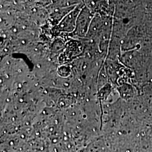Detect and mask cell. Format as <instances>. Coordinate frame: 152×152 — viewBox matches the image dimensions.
Masks as SVG:
<instances>
[{
    "label": "cell",
    "mask_w": 152,
    "mask_h": 152,
    "mask_svg": "<svg viewBox=\"0 0 152 152\" xmlns=\"http://www.w3.org/2000/svg\"><path fill=\"white\" fill-rule=\"evenodd\" d=\"M135 88H135L134 85L131 83H125L121 87L122 95L125 97L127 96V98H131L135 95L136 91Z\"/></svg>",
    "instance_id": "1"
}]
</instances>
